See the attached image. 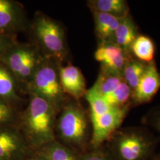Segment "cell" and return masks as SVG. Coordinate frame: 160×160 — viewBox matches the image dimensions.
<instances>
[{
  "label": "cell",
  "mask_w": 160,
  "mask_h": 160,
  "mask_svg": "<svg viewBox=\"0 0 160 160\" xmlns=\"http://www.w3.org/2000/svg\"><path fill=\"white\" fill-rule=\"evenodd\" d=\"M57 130L65 143L85 149L88 138V123L84 109L69 104L63 108L57 123Z\"/></svg>",
  "instance_id": "277c9868"
},
{
  "label": "cell",
  "mask_w": 160,
  "mask_h": 160,
  "mask_svg": "<svg viewBox=\"0 0 160 160\" xmlns=\"http://www.w3.org/2000/svg\"><path fill=\"white\" fill-rule=\"evenodd\" d=\"M36 39L48 58L62 61L66 54L65 35L62 28L45 14L37 16L33 25Z\"/></svg>",
  "instance_id": "5b68a950"
},
{
  "label": "cell",
  "mask_w": 160,
  "mask_h": 160,
  "mask_svg": "<svg viewBox=\"0 0 160 160\" xmlns=\"http://www.w3.org/2000/svg\"><path fill=\"white\" fill-rule=\"evenodd\" d=\"M23 24L22 6L12 0H0V34L13 36Z\"/></svg>",
  "instance_id": "30bf717a"
},
{
  "label": "cell",
  "mask_w": 160,
  "mask_h": 160,
  "mask_svg": "<svg viewBox=\"0 0 160 160\" xmlns=\"http://www.w3.org/2000/svg\"><path fill=\"white\" fill-rule=\"evenodd\" d=\"M50 59H42L28 83V89L30 94L44 98L59 111L63 104L65 94L60 83L59 67Z\"/></svg>",
  "instance_id": "3957f363"
},
{
  "label": "cell",
  "mask_w": 160,
  "mask_h": 160,
  "mask_svg": "<svg viewBox=\"0 0 160 160\" xmlns=\"http://www.w3.org/2000/svg\"><path fill=\"white\" fill-rule=\"evenodd\" d=\"M55 107L38 95L30 94L29 104L22 117L25 139L35 148L40 149L55 141Z\"/></svg>",
  "instance_id": "6da1fadb"
},
{
  "label": "cell",
  "mask_w": 160,
  "mask_h": 160,
  "mask_svg": "<svg viewBox=\"0 0 160 160\" xmlns=\"http://www.w3.org/2000/svg\"><path fill=\"white\" fill-rule=\"evenodd\" d=\"M61 86L64 94H67L76 100L85 96L86 81L80 69L72 65L59 67Z\"/></svg>",
  "instance_id": "8fae6325"
},
{
  "label": "cell",
  "mask_w": 160,
  "mask_h": 160,
  "mask_svg": "<svg viewBox=\"0 0 160 160\" xmlns=\"http://www.w3.org/2000/svg\"><path fill=\"white\" fill-rule=\"evenodd\" d=\"M155 47L152 40L145 35H138L131 46L132 52L138 60L145 63L153 61Z\"/></svg>",
  "instance_id": "d6986e66"
},
{
  "label": "cell",
  "mask_w": 160,
  "mask_h": 160,
  "mask_svg": "<svg viewBox=\"0 0 160 160\" xmlns=\"http://www.w3.org/2000/svg\"><path fill=\"white\" fill-rule=\"evenodd\" d=\"M80 160H114L108 149L102 148V146L92 148L80 155Z\"/></svg>",
  "instance_id": "cb8c5ba5"
},
{
  "label": "cell",
  "mask_w": 160,
  "mask_h": 160,
  "mask_svg": "<svg viewBox=\"0 0 160 160\" xmlns=\"http://www.w3.org/2000/svg\"><path fill=\"white\" fill-rule=\"evenodd\" d=\"M132 91L125 81L121 82L113 92L103 96L106 102L112 107H132Z\"/></svg>",
  "instance_id": "44dd1931"
},
{
  "label": "cell",
  "mask_w": 160,
  "mask_h": 160,
  "mask_svg": "<svg viewBox=\"0 0 160 160\" xmlns=\"http://www.w3.org/2000/svg\"><path fill=\"white\" fill-rule=\"evenodd\" d=\"M0 98L8 103L20 100L17 91L16 79L5 65L0 62Z\"/></svg>",
  "instance_id": "2e32d148"
},
{
  "label": "cell",
  "mask_w": 160,
  "mask_h": 160,
  "mask_svg": "<svg viewBox=\"0 0 160 160\" xmlns=\"http://www.w3.org/2000/svg\"><path fill=\"white\" fill-rule=\"evenodd\" d=\"M123 81L122 74L102 67L97 80L91 88L104 96L113 92Z\"/></svg>",
  "instance_id": "e0dca14e"
},
{
  "label": "cell",
  "mask_w": 160,
  "mask_h": 160,
  "mask_svg": "<svg viewBox=\"0 0 160 160\" xmlns=\"http://www.w3.org/2000/svg\"><path fill=\"white\" fill-rule=\"evenodd\" d=\"M160 88V74L154 62L147 63L146 68L132 96L133 107L149 102Z\"/></svg>",
  "instance_id": "ba28073f"
},
{
  "label": "cell",
  "mask_w": 160,
  "mask_h": 160,
  "mask_svg": "<svg viewBox=\"0 0 160 160\" xmlns=\"http://www.w3.org/2000/svg\"><path fill=\"white\" fill-rule=\"evenodd\" d=\"M16 44L17 42L13 36L0 34V59Z\"/></svg>",
  "instance_id": "484cf974"
},
{
  "label": "cell",
  "mask_w": 160,
  "mask_h": 160,
  "mask_svg": "<svg viewBox=\"0 0 160 160\" xmlns=\"http://www.w3.org/2000/svg\"><path fill=\"white\" fill-rule=\"evenodd\" d=\"M14 117L15 113L12 104L0 98V125H8Z\"/></svg>",
  "instance_id": "d4e9b609"
},
{
  "label": "cell",
  "mask_w": 160,
  "mask_h": 160,
  "mask_svg": "<svg viewBox=\"0 0 160 160\" xmlns=\"http://www.w3.org/2000/svg\"><path fill=\"white\" fill-rule=\"evenodd\" d=\"M142 122L149 126L158 134L160 139V104L150 109L144 116Z\"/></svg>",
  "instance_id": "603a6c76"
},
{
  "label": "cell",
  "mask_w": 160,
  "mask_h": 160,
  "mask_svg": "<svg viewBox=\"0 0 160 160\" xmlns=\"http://www.w3.org/2000/svg\"><path fill=\"white\" fill-rule=\"evenodd\" d=\"M88 4L92 12L107 13L120 19L129 16V8L124 0H93Z\"/></svg>",
  "instance_id": "9a60e30c"
},
{
  "label": "cell",
  "mask_w": 160,
  "mask_h": 160,
  "mask_svg": "<svg viewBox=\"0 0 160 160\" xmlns=\"http://www.w3.org/2000/svg\"><path fill=\"white\" fill-rule=\"evenodd\" d=\"M160 139L148 128H119L111 136L108 150L114 160H149L157 154Z\"/></svg>",
  "instance_id": "7a4b0ae2"
},
{
  "label": "cell",
  "mask_w": 160,
  "mask_h": 160,
  "mask_svg": "<svg viewBox=\"0 0 160 160\" xmlns=\"http://www.w3.org/2000/svg\"><path fill=\"white\" fill-rule=\"evenodd\" d=\"M39 149V155L45 160H80V155L56 141L46 144Z\"/></svg>",
  "instance_id": "ac0fdd59"
},
{
  "label": "cell",
  "mask_w": 160,
  "mask_h": 160,
  "mask_svg": "<svg viewBox=\"0 0 160 160\" xmlns=\"http://www.w3.org/2000/svg\"><path fill=\"white\" fill-rule=\"evenodd\" d=\"M149 160H160V152H157V154Z\"/></svg>",
  "instance_id": "4316f807"
},
{
  "label": "cell",
  "mask_w": 160,
  "mask_h": 160,
  "mask_svg": "<svg viewBox=\"0 0 160 160\" xmlns=\"http://www.w3.org/2000/svg\"><path fill=\"white\" fill-rule=\"evenodd\" d=\"M31 46L16 44L1 58L0 62L5 65L16 78L24 65L36 52Z\"/></svg>",
  "instance_id": "7c38bea8"
},
{
  "label": "cell",
  "mask_w": 160,
  "mask_h": 160,
  "mask_svg": "<svg viewBox=\"0 0 160 160\" xmlns=\"http://www.w3.org/2000/svg\"><path fill=\"white\" fill-rule=\"evenodd\" d=\"M147 63L138 59H132L131 57L126 62L122 72V75L125 82L131 88L132 93L137 88L143 75Z\"/></svg>",
  "instance_id": "ffe728a7"
},
{
  "label": "cell",
  "mask_w": 160,
  "mask_h": 160,
  "mask_svg": "<svg viewBox=\"0 0 160 160\" xmlns=\"http://www.w3.org/2000/svg\"><path fill=\"white\" fill-rule=\"evenodd\" d=\"M95 30L101 42H113L121 19L107 13L92 12Z\"/></svg>",
  "instance_id": "5bb4252c"
},
{
  "label": "cell",
  "mask_w": 160,
  "mask_h": 160,
  "mask_svg": "<svg viewBox=\"0 0 160 160\" xmlns=\"http://www.w3.org/2000/svg\"><path fill=\"white\" fill-rule=\"evenodd\" d=\"M28 150L26 139L16 128L0 125V160H23Z\"/></svg>",
  "instance_id": "52a82bcc"
},
{
  "label": "cell",
  "mask_w": 160,
  "mask_h": 160,
  "mask_svg": "<svg viewBox=\"0 0 160 160\" xmlns=\"http://www.w3.org/2000/svg\"><path fill=\"white\" fill-rule=\"evenodd\" d=\"M129 108L130 106L113 107L105 114L91 119L92 128L90 142L91 148L100 147L108 141L114 132L120 128Z\"/></svg>",
  "instance_id": "8992f818"
},
{
  "label": "cell",
  "mask_w": 160,
  "mask_h": 160,
  "mask_svg": "<svg viewBox=\"0 0 160 160\" xmlns=\"http://www.w3.org/2000/svg\"><path fill=\"white\" fill-rule=\"evenodd\" d=\"M84 97L90 106V119L105 114L113 108L106 102L103 96L97 94L92 88L87 90Z\"/></svg>",
  "instance_id": "7402d4cb"
},
{
  "label": "cell",
  "mask_w": 160,
  "mask_h": 160,
  "mask_svg": "<svg viewBox=\"0 0 160 160\" xmlns=\"http://www.w3.org/2000/svg\"><path fill=\"white\" fill-rule=\"evenodd\" d=\"M129 55L113 42H101L94 52V58L102 67L122 74Z\"/></svg>",
  "instance_id": "9c48e42d"
},
{
  "label": "cell",
  "mask_w": 160,
  "mask_h": 160,
  "mask_svg": "<svg viewBox=\"0 0 160 160\" xmlns=\"http://www.w3.org/2000/svg\"><path fill=\"white\" fill-rule=\"evenodd\" d=\"M137 28L129 15L121 19L114 34L113 42L128 54H130L131 46L138 36Z\"/></svg>",
  "instance_id": "4fadbf2b"
},
{
  "label": "cell",
  "mask_w": 160,
  "mask_h": 160,
  "mask_svg": "<svg viewBox=\"0 0 160 160\" xmlns=\"http://www.w3.org/2000/svg\"><path fill=\"white\" fill-rule=\"evenodd\" d=\"M26 160H45L43 158H42L40 156H39V155L36 157H32V158H30L29 159H27Z\"/></svg>",
  "instance_id": "83f0119b"
}]
</instances>
